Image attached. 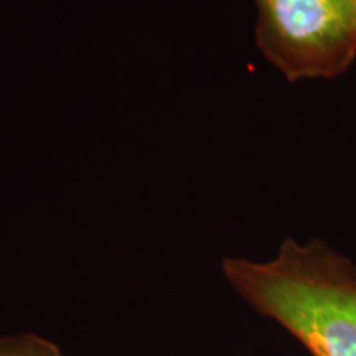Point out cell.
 I'll return each instance as SVG.
<instances>
[{"instance_id":"7a4b0ae2","label":"cell","mask_w":356,"mask_h":356,"mask_svg":"<svg viewBox=\"0 0 356 356\" xmlns=\"http://www.w3.org/2000/svg\"><path fill=\"white\" fill-rule=\"evenodd\" d=\"M257 50L287 81L333 79L356 61L353 0H252Z\"/></svg>"},{"instance_id":"277c9868","label":"cell","mask_w":356,"mask_h":356,"mask_svg":"<svg viewBox=\"0 0 356 356\" xmlns=\"http://www.w3.org/2000/svg\"><path fill=\"white\" fill-rule=\"evenodd\" d=\"M353 6H355V8H356V0H353Z\"/></svg>"},{"instance_id":"3957f363","label":"cell","mask_w":356,"mask_h":356,"mask_svg":"<svg viewBox=\"0 0 356 356\" xmlns=\"http://www.w3.org/2000/svg\"><path fill=\"white\" fill-rule=\"evenodd\" d=\"M0 356H70L60 346L37 335L26 332L17 335L0 337Z\"/></svg>"},{"instance_id":"6da1fadb","label":"cell","mask_w":356,"mask_h":356,"mask_svg":"<svg viewBox=\"0 0 356 356\" xmlns=\"http://www.w3.org/2000/svg\"><path fill=\"white\" fill-rule=\"evenodd\" d=\"M221 273L310 356H356V264L322 239L287 238L269 261L225 257Z\"/></svg>"}]
</instances>
